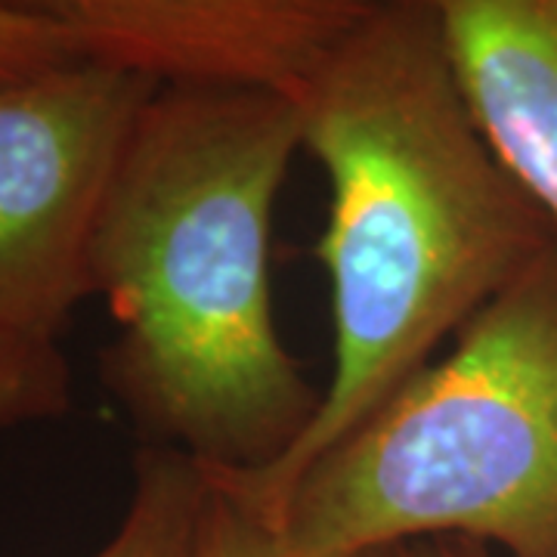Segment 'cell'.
Wrapping results in <instances>:
<instances>
[{
  "label": "cell",
  "instance_id": "7a4b0ae2",
  "mask_svg": "<svg viewBox=\"0 0 557 557\" xmlns=\"http://www.w3.org/2000/svg\"><path fill=\"white\" fill-rule=\"evenodd\" d=\"M300 149L298 102L251 87H159L102 205L94 285L119 332L102 381L149 440L211 471H260L322 391L278 335L270 236Z\"/></svg>",
  "mask_w": 557,
  "mask_h": 557
},
{
  "label": "cell",
  "instance_id": "30bf717a",
  "mask_svg": "<svg viewBox=\"0 0 557 557\" xmlns=\"http://www.w3.org/2000/svg\"><path fill=\"white\" fill-rule=\"evenodd\" d=\"M208 474V508L201 520L199 557H282L273 518Z\"/></svg>",
  "mask_w": 557,
  "mask_h": 557
},
{
  "label": "cell",
  "instance_id": "5b68a950",
  "mask_svg": "<svg viewBox=\"0 0 557 557\" xmlns=\"http://www.w3.org/2000/svg\"><path fill=\"white\" fill-rule=\"evenodd\" d=\"M384 0H0L78 35L94 62L159 87L298 97Z\"/></svg>",
  "mask_w": 557,
  "mask_h": 557
},
{
  "label": "cell",
  "instance_id": "3957f363",
  "mask_svg": "<svg viewBox=\"0 0 557 557\" xmlns=\"http://www.w3.org/2000/svg\"><path fill=\"white\" fill-rule=\"evenodd\" d=\"M270 518L282 557L449 536L557 557V242L313 458Z\"/></svg>",
  "mask_w": 557,
  "mask_h": 557
},
{
  "label": "cell",
  "instance_id": "6da1fadb",
  "mask_svg": "<svg viewBox=\"0 0 557 557\" xmlns=\"http://www.w3.org/2000/svg\"><path fill=\"white\" fill-rule=\"evenodd\" d=\"M295 102L300 146L329 180L313 258L332 288L335 366L285 456L208 468L267 515L557 242L471 119L424 0H384Z\"/></svg>",
  "mask_w": 557,
  "mask_h": 557
},
{
  "label": "cell",
  "instance_id": "7c38bea8",
  "mask_svg": "<svg viewBox=\"0 0 557 557\" xmlns=\"http://www.w3.org/2000/svg\"><path fill=\"white\" fill-rule=\"evenodd\" d=\"M366 557H406V542L403 545H391V548H379V552H372V555Z\"/></svg>",
  "mask_w": 557,
  "mask_h": 557
},
{
  "label": "cell",
  "instance_id": "ba28073f",
  "mask_svg": "<svg viewBox=\"0 0 557 557\" xmlns=\"http://www.w3.org/2000/svg\"><path fill=\"white\" fill-rule=\"evenodd\" d=\"M72 372L57 341L0 332V428L69 412Z\"/></svg>",
  "mask_w": 557,
  "mask_h": 557
},
{
  "label": "cell",
  "instance_id": "52a82bcc",
  "mask_svg": "<svg viewBox=\"0 0 557 557\" xmlns=\"http://www.w3.org/2000/svg\"><path fill=\"white\" fill-rule=\"evenodd\" d=\"M208 490L196 458L171 446L139 449L127 511L94 557H199Z\"/></svg>",
  "mask_w": 557,
  "mask_h": 557
},
{
  "label": "cell",
  "instance_id": "9c48e42d",
  "mask_svg": "<svg viewBox=\"0 0 557 557\" xmlns=\"http://www.w3.org/2000/svg\"><path fill=\"white\" fill-rule=\"evenodd\" d=\"M90 60L78 35L0 7V87L35 81Z\"/></svg>",
  "mask_w": 557,
  "mask_h": 557
},
{
  "label": "cell",
  "instance_id": "8992f818",
  "mask_svg": "<svg viewBox=\"0 0 557 557\" xmlns=\"http://www.w3.org/2000/svg\"><path fill=\"white\" fill-rule=\"evenodd\" d=\"M461 100L557 230V0H424Z\"/></svg>",
  "mask_w": 557,
  "mask_h": 557
},
{
  "label": "cell",
  "instance_id": "8fae6325",
  "mask_svg": "<svg viewBox=\"0 0 557 557\" xmlns=\"http://www.w3.org/2000/svg\"><path fill=\"white\" fill-rule=\"evenodd\" d=\"M406 557H493V552L471 539H421L406 542Z\"/></svg>",
  "mask_w": 557,
  "mask_h": 557
},
{
  "label": "cell",
  "instance_id": "277c9868",
  "mask_svg": "<svg viewBox=\"0 0 557 557\" xmlns=\"http://www.w3.org/2000/svg\"><path fill=\"white\" fill-rule=\"evenodd\" d=\"M156 90L94 60L0 87V332L60 341L97 295L102 205Z\"/></svg>",
  "mask_w": 557,
  "mask_h": 557
}]
</instances>
